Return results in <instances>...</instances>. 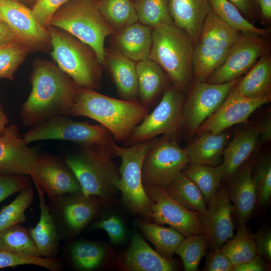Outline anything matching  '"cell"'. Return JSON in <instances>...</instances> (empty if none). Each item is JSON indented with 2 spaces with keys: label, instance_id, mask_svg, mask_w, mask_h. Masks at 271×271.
<instances>
[{
  "label": "cell",
  "instance_id": "1",
  "mask_svg": "<svg viewBox=\"0 0 271 271\" xmlns=\"http://www.w3.org/2000/svg\"><path fill=\"white\" fill-rule=\"evenodd\" d=\"M30 80L31 91L20 113L22 124L29 127L59 115H70L80 87L58 65L37 59Z\"/></svg>",
  "mask_w": 271,
  "mask_h": 271
},
{
  "label": "cell",
  "instance_id": "2",
  "mask_svg": "<svg viewBox=\"0 0 271 271\" xmlns=\"http://www.w3.org/2000/svg\"><path fill=\"white\" fill-rule=\"evenodd\" d=\"M149 113L139 100L117 99L80 88L69 116L91 118L106 128L114 141L124 143Z\"/></svg>",
  "mask_w": 271,
  "mask_h": 271
},
{
  "label": "cell",
  "instance_id": "3",
  "mask_svg": "<svg viewBox=\"0 0 271 271\" xmlns=\"http://www.w3.org/2000/svg\"><path fill=\"white\" fill-rule=\"evenodd\" d=\"M115 156L112 147L87 145H80L62 158L74 173L84 195L108 202L118 190L120 178Z\"/></svg>",
  "mask_w": 271,
  "mask_h": 271
},
{
  "label": "cell",
  "instance_id": "4",
  "mask_svg": "<svg viewBox=\"0 0 271 271\" xmlns=\"http://www.w3.org/2000/svg\"><path fill=\"white\" fill-rule=\"evenodd\" d=\"M194 44L189 36L174 24L153 29L148 58L157 63L181 93H188L193 74L192 56Z\"/></svg>",
  "mask_w": 271,
  "mask_h": 271
},
{
  "label": "cell",
  "instance_id": "5",
  "mask_svg": "<svg viewBox=\"0 0 271 271\" xmlns=\"http://www.w3.org/2000/svg\"><path fill=\"white\" fill-rule=\"evenodd\" d=\"M51 56L58 66L82 88L101 87L103 67L89 45L67 31L48 25Z\"/></svg>",
  "mask_w": 271,
  "mask_h": 271
},
{
  "label": "cell",
  "instance_id": "6",
  "mask_svg": "<svg viewBox=\"0 0 271 271\" xmlns=\"http://www.w3.org/2000/svg\"><path fill=\"white\" fill-rule=\"evenodd\" d=\"M49 25L64 30L89 45L105 66L106 38L115 33L93 0H68L53 15Z\"/></svg>",
  "mask_w": 271,
  "mask_h": 271
},
{
  "label": "cell",
  "instance_id": "7",
  "mask_svg": "<svg viewBox=\"0 0 271 271\" xmlns=\"http://www.w3.org/2000/svg\"><path fill=\"white\" fill-rule=\"evenodd\" d=\"M190 159L174 137L164 136L152 140L142 166L144 186L168 187L181 173Z\"/></svg>",
  "mask_w": 271,
  "mask_h": 271
},
{
  "label": "cell",
  "instance_id": "8",
  "mask_svg": "<svg viewBox=\"0 0 271 271\" xmlns=\"http://www.w3.org/2000/svg\"><path fill=\"white\" fill-rule=\"evenodd\" d=\"M28 144L43 140H63L79 145H99L111 147L115 143L109 131L100 124L73 120L59 115L29 127L22 136Z\"/></svg>",
  "mask_w": 271,
  "mask_h": 271
},
{
  "label": "cell",
  "instance_id": "9",
  "mask_svg": "<svg viewBox=\"0 0 271 271\" xmlns=\"http://www.w3.org/2000/svg\"><path fill=\"white\" fill-rule=\"evenodd\" d=\"M151 142L128 147H119L115 143L112 146L115 155L121 159L118 190L121 192L123 202L132 212L149 217L154 202L146 193L141 171L143 160Z\"/></svg>",
  "mask_w": 271,
  "mask_h": 271
},
{
  "label": "cell",
  "instance_id": "10",
  "mask_svg": "<svg viewBox=\"0 0 271 271\" xmlns=\"http://www.w3.org/2000/svg\"><path fill=\"white\" fill-rule=\"evenodd\" d=\"M184 95L173 85L164 90L160 101L133 129L126 147L151 141L160 135L174 137L182 127Z\"/></svg>",
  "mask_w": 271,
  "mask_h": 271
},
{
  "label": "cell",
  "instance_id": "11",
  "mask_svg": "<svg viewBox=\"0 0 271 271\" xmlns=\"http://www.w3.org/2000/svg\"><path fill=\"white\" fill-rule=\"evenodd\" d=\"M49 202L60 238L67 241L78 235L96 218L103 202L83 193L64 194Z\"/></svg>",
  "mask_w": 271,
  "mask_h": 271
},
{
  "label": "cell",
  "instance_id": "12",
  "mask_svg": "<svg viewBox=\"0 0 271 271\" xmlns=\"http://www.w3.org/2000/svg\"><path fill=\"white\" fill-rule=\"evenodd\" d=\"M240 80L221 84L196 81L191 87L183 107L182 127L192 137L199 126L221 106L231 89Z\"/></svg>",
  "mask_w": 271,
  "mask_h": 271
},
{
  "label": "cell",
  "instance_id": "13",
  "mask_svg": "<svg viewBox=\"0 0 271 271\" xmlns=\"http://www.w3.org/2000/svg\"><path fill=\"white\" fill-rule=\"evenodd\" d=\"M0 17L29 52L52 49L50 34L30 9L19 1L0 0Z\"/></svg>",
  "mask_w": 271,
  "mask_h": 271
},
{
  "label": "cell",
  "instance_id": "14",
  "mask_svg": "<svg viewBox=\"0 0 271 271\" xmlns=\"http://www.w3.org/2000/svg\"><path fill=\"white\" fill-rule=\"evenodd\" d=\"M146 193L154 202L150 217L157 223L168 224L185 237L204 233L199 213L190 210L172 198L161 187L144 186Z\"/></svg>",
  "mask_w": 271,
  "mask_h": 271
},
{
  "label": "cell",
  "instance_id": "15",
  "mask_svg": "<svg viewBox=\"0 0 271 271\" xmlns=\"http://www.w3.org/2000/svg\"><path fill=\"white\" fill-rule=\"evenodd\" d=\"M265 38L241 33L223 64L206 82L221 84L230 81L246 73L258 59L269 51V42Z\"/></svg>",
  "mask_w": 271,
  "mask_h": 271
},
{
  "label": "cell",
  "instance_id": "16",
  "mask_svg": "<svg viewBox=\"0 0 271 271\" xmlns=\"http://www.w3.org/2000/svg\"><path fill=\"white\" fill-rule=\"evenodd\" d=\"M49 200L69 193H82L74 173L62 158L48 154L38 155L29 175Z\"/></svg>",
  "mask_w": 271,
  "mask_h": 271
},
{
  "label": "cell",
  "instance_id": "17",
  "mask_svg": "<svg viewBox=\"0 0 271 271\" xmlns=\"http://www.w3.org/2000/svg\"><path fill=\"white\" fill-rule=\"evenodd\" d=\"M235 85L218 109L199 126L196 132L197 136L206 131L219 133L235 124H248L250 115L270 101L271 97H246L238 91Z\"/></svg>",
  "mask_w": 271,
  "mask_h": 271
},
{
  "label": "cell",
  "instance_id": "18",
  "mask_svg": "<svg viewBox=\"0 0 271 271\" xmlns=\"http://www.w3.org/2000/svg\"><path fill=\"white\" fill-rule=\"evenodd\" d=\"M208 205L205 213H199V220L207 236L208 246L211 249L220 248L234 236V208L227 189L220 186Z\"/></svg>",
  "mask_w": 271,
  "mask_h": 271
},
{
  "label": "cell",
  "instance_id": "19",
  "mask_svg": "<svg viewBox=\"0 0 271 271\" xmlns=\"http://www.w3.org/2000/svg\"><path fill=\"white\" fill-rule=\"evenodd\" d=\"M39 153L24 141L17 125L7 126L0 136V175L29 176Z\"/></svg>",
  "mask_w": 271,
  "mask_h": 271
},
{
  "label": "cell",
  "instance_id": "20",
  "mask_svg": "<svg viewBox=\"0 0 271 271\" xmlns=\"http://www.w3.org/2000/svg\"><path fill=\"white\" fill-rule=\"evenodd\" d=\"M249 162L241 166L228 179L227 189L238 224H246L256 206L257 192Z\"/></svg>",
  "mask_w": 271,
  "mask_h": 271
},
{
  "label": "cell",
  "instance_id": "21",
  "mask_svg": "<svg viewBox=\"0 0 271 271\" xmlns=\"http://www.w3.org/2000/svg\"><path fill=\"white\" fill-rule=\"evenodd\" d=\"M173 23L189 36L194 45L198 43L203 22L212 11L208 0H169Z\"/></svg>",
  "mask_w": 271,
  "mask_h": 271
},
{
  "label": "cell",
  "instance_id": "22",
  "mask_svg": "<svg viewBox=\"0 0 271 271\" xmlns=\"http://www.w3.org/2000/svg\"><path fill=\"white\" fill-rule=\"evenodd\" d=\"M258 124L249 125L235 131L223 153V179H228L256 150L259 144Z\"/></svg>",
  "mask_w": 271,
  "mask_h": 271
},
{
  "label": "cell",
  "instance_id": "23",
  "mask_svg": "<svg viewBox=\"0 0 271 271\" xmlns=\"http://www.w3.org/2000/svg\"><path fill=\"white\" fill-rule=\"evenodd\" d=\"M125 267L133 271H172L176 265L154 250L138 232L131 236L124 258Z\"/></svg>",
  "mask_w": 271,
  "mask_h": 271
},
{
  "label": "cell",
  "instance_id": "24",
  "mask_svg": "<svg viewBox=\"0 0 271 271\" xmlns=\"http://www.w3.org/2000/svg\"><path fill=\"white\" fill-rule=\"evenodd\" d=\"M35 185L39 195L40 216L36 226L30 228L29 230L42 257L56 258L61 239L49 205L46 203L45 194L38 185Z\"/></svg>",
  "mask_w": 271,
  "mask_h": 271
},
{
  "label": "cell",
  "instance_id": "25",
  "mask_svg": "<svg viewBox=\"0 0 271 271\" xmlns=\"http://www.w3.org/2000/svg\"><path fill=\"white\" fill-rule=\"evenodd\" d=\"M152 31L151 28L138 21L115 32V51L134 62L148 58Z\"/></svg>",
  "mask_w": 271,
  "mask_h": 271
},
{
  "label": "cell",
  "instance_id": "26",
  "mask_svg": "<svg viewBox=\"0 0 271 271\" xmlns=\"http://www.w3.org/2000/svg\"><path fill=\"white\" fill-rule=\"evenodd\" d=\"M105 65H107L121 98L139 100L136 62L115 50H110L107 52L105 50Z\"/></svg>",
  "mask_w": 271,
  "mask_h": 271
},
{
  "label": "cell",
  "instance_id": "27",
  "mask_svg": "<svg viewBox=\"0 0 271 271\" xmlns=\"http://www.w3.org/2000/svg\"><path fill=\"white\" fill-rule=\"evenodd\" d=\"M229 138L226 130L219 133L210 131L201 133L184 148L190 162L210 166L219 165Z\"/></svg>",
  "mask_w": 271,
  "mask_h": 271
},
{
  "label": "cell",
  "instance_id": "28",
  "mask_svg": "<svg viewBox=\"0 0 271 271\" xmlns=\"http://www.w3.org/2000/svg\"><path fill=\"white\" fill-rule=\"evenodd\" d=\"M138 99L148 109L167 87L168 76L155 62L147 58L136 63Z\"/></svg>",
  "mask_w": 271,
  "mask_h": 271
},
{
  "label": "cell",
  "instance_id": "29",
  "mask_svg": "<svg viewBox=\"0 0 271 271\" xmlns=\"http://www.w3.org/2000/svg\"><path fill=\"white\" fill-rule=\"evenodd\" d=\"M242 95L251 98L271 97V56L262 55L235 85Z\"/></svg>",
  "mask_w": 271,
  "mask_h": 271
},
{
  "label": "cell",
  "instance_id": "30",
  "mask_svg": "<svg viewBox=\"0 0 271 271\" xmlns=\"http://www.w3.org/2000/svg\"><path fill=\"white\" fill-rule=\"evenodd\" d=\"M241 33L229 26L212 11L203 22L198 43L212 48H230Z\"/></svg>",
  "mask_w": 271,
  "mask_h": 271
},
{
  "label": "cell",
  "instance_id": "31",
  "mask_svg": "<svg viewBox=\"0 0 271 271\" xmlns=\"http://www.w3.org/2000/svg\"><path fill=\"white\" fill-rule=\"evenodd\" d=\"M230 48H216L198 43L194 46L192 66L196 81H206L223 64Z\"/></svg>",
  "mask_w": 271,
  "mask_h": 271
},
{
  "label": "cell",
  "instance_id": "32",
  "mask_svg": "<svg viewBox=\"0 0 271 271\" xmlns=\"http://www.w3.org/2000/svg\"><path fill=\"white\" fill-rule=\"evenodd\" d=\"M201 191L207 204L216 194L224 177L222 164L210 166L189 163L182 172Z\"/></svg>",
  "mask_w": 271,
  "mask_h": 271
},
{
  "label": "cell",
  "instance_id": "33",
  "mask_svg": "<svg viewBox=\"0 0 271 271\" xmlns=\"http://www.w3.org/2000/svg\"><path fill=\"white\" fill-rule=\"evenodd\" d=\"M141 231L162 255L172 259L179 244L185 236L174 228L166 227L157 223L139 221Z\"/></svg>",
  "mask_w": 271,
  "mask_h": 271
},
{
  "label": "cell",
  "instance_id": "34",
  "mask_svg": "<svg viewBox=\"0 0 271 271\" xmlns=\"http://www.w3.org/2000/svg\"><path fill=\"white\" fill-rule=\"evenodd\" d=\"M68 252L75 268L87 271L99 266L104 258L106 251L102 245L96 242L80 239L71 242Z\"/></svg>",
  "mask_w": 271,
  "mask_h": 271
},
{
  "label": "cell",
  "instance_id": "35",
  "mask_svg": "<svg viewBox=\"0 0 271 271\" xmlns=\"http://www.w3.org/2000/svg\"><path fill=\"white\" fill-rule=\"evenodd\" d=\"M164 189L172 198L186 208L200 214L206 213L207 207L201 191L182 172Z\"/></svg>",
  "mask_w": 271,
  "mask_h": 271
},
{
  "label": "cell",
  "instance_id": "36",
  "mask_svg": "<svg viewBox=\"0 0 271 271\" xmlns=\"http://www.w3.org/2000/svg\"><path fill=\"white\" fill-rule=\"evenodd\" d=\"M99 12L115 32L138 22L131 0H98Z\"/></svg>",
  "mask_w": 271,
  "mask_h": 271
},
{
  "label": "cell",
  "instance_id": "37",
  "mask_svg": "<svg viewBox=\"0 0 271 271\" xmlns=\"http://www.w3.org/2000/svg\"><path fill=\"white\" fill-rule=\"evenodd\" d=\"M212 11L233 29L244 34L268 38L269 31L254 26L228 0H208Z\"/></svg>",
  "mask_w": 271,
  "mask_h": 271
},
{
  "label": "cell",
  "instance_id": "38",
  "mask_svg": "<svg viewBox=\"0 0 271 271\" xmlns=\"http://www.w3.org/2000/svg\"><path fill=\"white\" fill-rule=\"evenodd\" d=\"M220 249L234 266L248 261L257 254L252 234L246 224L239 225L236 234L225 242Z\"/></svg>",
  "mask_w": 271,
  "mask_h": 271
},
{
  "label": "cell",
  "instance_id": "39",
  "mask_svg": "<svg viewBox=\"0 0 271 271\" xmlns=\"http://www.w3.org/2000/svg\"><path fill=\"white\" fill-rule=\"evenodd\" d=\"M0 248L36 257H42L29 232L21 224L0 231Z\"/></svg>",
  "mask_w": 271,
  "mask_h": 271
},
{
  "label": "cell",
  "instance_id": "40",
  "mask_svg": "<svg viewBox=\"0 0 271 271\" xmlns=\"http://www.w3.org/2000/svg\"><path fill=\"white\" fill-rule=\"evenodd\" d=\"M138 21L152 29L166 24H174L171 16L169 0H134Z\"/></svg>",
  "mask_w": 271,
  "mask_h": 271
},
{
  "label": "cell",
  "instance_id": "41",
  "mask_svg": "<svg viewBox=\"0 0 271 271\" xmlns=\"http://www.w3.org/2000/svg\"><path fill=\"white\" fill-rule=\"evenodd\" d=\"M34 194L32 187L25 188L19 192L11 203L2 207L0 211V231L26 221L25 213L33 203Z\"/></svg>",
  "mask_w": 271,
  "mask_h": 271
},
{
  "label": "cell",
  "instance_id": "42",
  "mask_svg": "<svg viewBox=\"0 0 271 271\" xmlns=\"http://www.w3.org/2000/svg\"><path fill=\"white\" fill-rule=\"evenodd\" d=\"M208 240L205 233L185 237L175 250L182 261L186 271L198 270L200 260L205 255Z\"/></svg>",
  "mask_w": 271,
  "mask_h": 271
},
{
  "label": "cell",
  "instance_id": "43",
  "mask_svg": "<svg viewBox=\"0 0 271 271\" xmlns=\"http://www.w3.org/2000/svg\"><path fill=\"white\" fill-rule=\"evenodd\" d=\"M28 53L27 48L20 42L0 46V78L13 80L15 72Z\"/></svg>",
  "mask_w": 271,
  "mask_h": 271
},
{
  "label": "cell",
  "instance_id": "44",
  "mask_svg": "<svg viewBox=\"0 0 271 271\" xmlns=\"http://www.w3.org/2000/svg\"><path fill=\"white\" fill-rule=\"evenodd\" d=\"M257 192L256 206L265 207L271 196V159L264 156L254 164L251 169Z\"/></svg>",
  "mask_w": 271,
  "mask_h": 271
},
{
  "label": "cell",
  "instance_id": "45",
  "mask_svg": "<svg viewBox=\"0 0 271 271\" xmlns=\"http://www.w3.org/2000/svg\"><path fill=\"white\" fill-rule=\"evenodd\" d=\"M28 264L39 266L52 271L62 269V264L57 258L36 257L0 248V268Z\"/></svg>",
  "mask_w": 271,
  "mask_h": 271
},
{
  "label": "cell",
  "instance_id": "46",
  "mask_svg": "<svg viewBox=\"0 0 271 271\" xmlns=\"http://www.w3.org/2000/svg\"><path fill=\"white\" fill-rule=\"evenodd\" d=\"M90 229H101L108 234L110 242L114 244L121 243L125 240V231L121 220L117 216L110 215L94 222Z\"/></svg>",
  "mask_w": 271,
  "mask_h": 271
},
{
  "label": "cell",
  "instance_id": "47",
  "mask_svg": "<svg viewBox=\"0 0 271 271\" xmlns=\"http://www.w3.org/2000/svg\"><path fill=\"white\" fill-rule=\"evenodd\" d=\"M28 175H0V203L10 196L32 187Z\"/></svg>",
  "mask_w": 271,
  "mask_h": 271
},
{
  "label": "cell",
  "instance_id": "48",
  "mask_svg": "<svg viewBox=\"0 0 271 271\" xmlns=\"http://www.w3.org/2000/svg\"><path fill=\"white\" fill-rule=\"evenodd\" d=\"M68 0H35L32 10L39 22L44 27L55 12Z\"/></svg>",
  "mask_w": 271,
  "mask_h": 271
},
{
  "label": "cell",
  "instance_id": "49",
  "mask_svg": "<svg viewBox=\"0 0 271 271\" xmlns=\"http://www.w3.org/2000/svg\"><path fill=\"white\" fill-rule=\"evenodd\" d=\"M234 266L220 248L211 249L207 254L204 269L207 271H233Z\"/></svg>",
  "mask_w": 271,
  "mask_h": 271
},
{
  "label": "cell",
  "instance_id": "50",
  "mask_svg": "<svg viewBox=\"0 0 271 271\" xmlns=\"http://www.w3.org/2000/svg\"><path fill=\"white\" fill-rule=\"evenodd\" d=\"M257 254L270 261L271 260V232L269 229H263L252 234Z\"/></svg>",
  "mask_w": 271,
  "mask_h": 271
},
{
  "label": "cell",
  "instance_id": "51",
  "mask_svg": "<svg viewBox=\"0 0 271 271\" xmlns=\"http://www.w3.org/2000/svg\"><path fill=\"white\" fill-rule=\"evenodd\" d=\"M228 1L234 5L244 17L250 22L256 19L260 16L256 0Z\"/></svg>",
  "mask_w": 271,
  "mask_h": 271
},
{
  "label": "cell",
  "instance_id": "52",
  "mask_svg": "<svg viewBox=\"0 0 271 271\" xmlns=\"http://www.w3.org/2000/svg\"><path fill=\"white\" fill-rule=\"evenodd\" d=\"M266 269L263 257L257 254L253 258L235 265L233 271H263Z\"/></svg>",
  "mask_w": 271,
  "mask_h": 271
},
{
  "label": "cell",
  "instance_id": "53",
  "mask_svg": "<svg viewBox=\"0 0 271 271\" xmlns=\"http://www.w3.org/2000/svg\"><path fill=\"white\" fill-rule=\"evenodd\" d=\"M20 41L8 24L0 17V46Z\"/></svg>",
  "mask_w": 271,
  "mask_h": 271
},
{
  "label": "cell",
  "instance_id": "54",
  "mask_svg": "<svg viewBox=\"0 0 271 271\" xmlns=\"http://www.w3.org/2000/svg\"><path fill=\"white\" fill-rule=\"evenodd\" d=\"M259 130V144H265L271 140V119L267 116L259 123H258Z\"/></svg>",
  "mask_w": 271,
  "mask_h": 271
},
{
  "label": "cell",
  "instance_id": "55",
  "mask_svg": "<svg viewBox=\"0 0 271 271\" xmlns=\"http://www.w3.org/2000/svg\"><path fill=\"white\" fill-rule=\"evenodd\" d=\"M260 16L266 21L271 20V0H256Z\"/></svg>",
  "mask_w": 271,
  "mask_h": 271
},
{
  "label": "cell",
  "instance_id": "56",
  "mask_svg": "<svg viewBox=\"0 0 271 271\" xmlns=\"http://www.w3.org/2000/svg\"><path fill=\"white\" fill-rule=\"evenodd\" d=\"M9 121L6 113L4 112L3 107L0 104V136H1L7 127Z\"/></svg>",
  "mask_w": 271,
  "mask_h": 271
},
{
  "label": "cell",
  "instance_id": "57",
  "mask_svg": "<svg viewBox=\"0 0 271 271\" xmlns=\"http://www.w3.org/2000/svg\"><path fill=\"white\" fill-rule=\"evenodd\" d=\"M22 2L24 3H32L33 2H34L35 1V0H20Z\"/></svg>",
  "mask_w": 271,
  "mask_h": 271
},
{
  "label": "cell",
  "instance_id": "58",
  "mask_svg": "<svg viewBox=\"0 0 271 271\" xmlns=\"http://www.w3.org/2000/svg\"><path fill=\"white\" fill-rule=\"evenodd\" d=\"M7 1H19L20 0H7Z\"/></svg>",
  "mask_w": 271,
  "mask_h": 271
},
{
  "label": "cell",
  "instance_id": "59",
  "mask_svg": "<svg viewBox=\"0 0 271 271\" xmlns=\"http://www.w3.org/2000/svg\"><path fill=\"white\" fill-rule=\"evenodd\" d=\"M93 1H95L96 2L98 1V0H93Z\"/></svg>",
  "mask_w": 271,
  "mask_h": 271
},
{
  "label": "cell",
  "instance_id": "60",
  "mask_svg": "<svg viewBox=\"0 0 271 271\" xmlns=\"http://www.w3.org/2000/svg\"><path fill=\"white\" fill-rule=\"evenodd\" d=\"M132 2H133L134 0H131Z\"/></svg>",
  "mask_w": 271,
  "mask_h": 271
}]
</instances>
